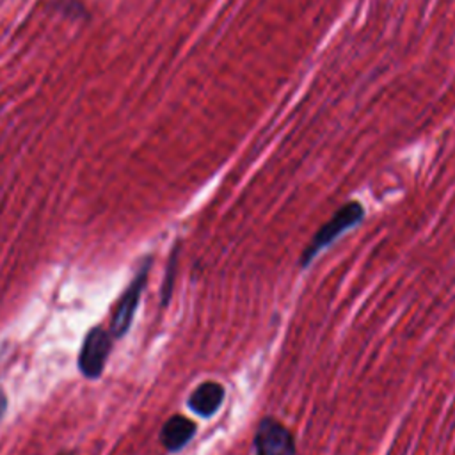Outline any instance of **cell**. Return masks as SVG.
Returning a JSON list of instances; mask_svg holds the SVG:
<instances>
[{
  "label": "cell",
  "mask_w": 455,
  "mask_h": 455,
  "mask_svg": "<svg viewBox=\"0 0 455 455\" xmlns=\"http://www.w3.org/2000/svg\"><path fill=\"white\" fill-rule=\"evenodd\" d=\"M256 455H295L291 432L274 418H263L254 434Z\"/></svg>",
  "instance_id": "4"
},
{
  "label": "cell",
  "mask_w": 455,
  "mask_h": 455,
  "mask_svg": "<svg viewBox=\"0 0 455 455\" xmlns=\"http://www.w3.org/2000/svg\"><path fill=\"white\" fill-rule=\"evenodd\" d=\"M5 407H7V398H5V395H4V391L0 389V419H2V416H4V412H5Z\"/></svg>",
  "instance_id": "8"
},
{
  "label": "cell",
  "mask_w": 455,
  "mask_h": 455,
  "mask_svg": "<svg viewBox=\"0 0 455 455\" xmlns=\"http://www.w3.org/2000/svg\"><path fill=\"white\" fill-rule=\"evenodd\" d=\"M59 455H75L73 451H62V453H59Z\"/></svg>",
  "instance_id": "9"
},
{
  "label": "cell",
  "mask_w": 455,
  "mask_h": 455,
  "mask_svg": "<svg viewBox=\"0 0 455 455\" xmlns=\"http://www.w3.org/2000/svg\"><path fill=\"white\" fill-rule=\"evenodd\" d=\"M196 434V423L185 416H171L162 430H160V443L167 451H180L185 448Z\"/></svg>",
  "instance_id": "6"
},
{
  "label": "cell",
  "mask_w": 455,
  "mask_h": 455,
  "mask_svg": "<svg viewBox=\"0 0 455 455\" xmlns=\"http://www.w3.org/2000/svg\"><path fill=\"white\" fill-rule=\"evenodd\" d=\"M178 254H180V247L174 245L169 261H167V270H165V279L162 284V306H165L172 295V286H174V275H176V267H178Z\"/></svg>",
  "instance_id": "7"
},
{
  "label": "cell",
  "mask_w": 455,
  "mask_h": 455,
  "mask_svg": "<svg viewBox=\"0 0 455 455\" xmlns=\"http://www.w3.org/2000/svg\"><path fill=\"white\" fill-rule=\"evenodd\" d=\"M224 402V387L215 380H206L199 384L187 400L192 412L201 418H212Z\"/></svg>",
  "instance_id": "5"
},
{
  "label": "cell",
  "mask_w": 455,
  "mask_h": 455,
  "mask_svg": "<svg viewBox=\"0 0 455 455\" xmlns=\"http://www.w3.org/2000/svg\"><path fill=\"white\" fill-rule=\"evenodd\" d=\"M112 348V334L103 327H92L80 347L78 370L85 379H100Z\"/></svg>",
  "instance_id": "3"
},
{
  "label": "cell",
  "mask_w": 455,
  "mask_h": 455,
  "mask_svg": "<svg viewBox=\"0 0 455 455\" xmlns=\"http://www.w3.org/2000/svg\"><path fill=\"white\" fill-rule=\"evenodd\" d=\"M149 268H151V258L148 256L142 261V265L137 270V274L132 279V283L126 286V290L119 297V300L116 304V309L112 313V322H110V334H112V338L119 339V338H123L130 331L133 316H135V311L139 307V300H140L142 290H144V286L148 283Z\"/></svg>",
  "instance_id": "2"
},
{
  "label": "cell",
  "mask_w": 455,
  "mask_h": 455,
  "mask_svg": "<svg viewBox=\"0 0 455 455\" xmlns=\"http://www.w3.org/2000/svg\"><path fill=\"white\" fill-rule=\"evenodd\" d=\"M364 215V210L359 203L352 201L343 204L311 238V242L304 247L300 256V267H307L313 258L323 251L329 243H332L343 231L357 226Z\"/></svg>",
  "instance_id": "1"
}]
</instances>
